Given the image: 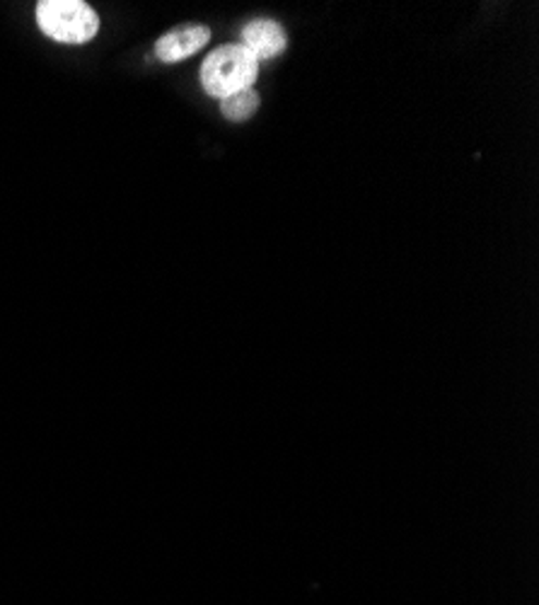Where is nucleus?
Listing matches in <instances>:
<instances>
[{"label":"nucleus","instance_id":"obj_1","mask_svg":"<svg viewBox=\"0 0 539 605\" xmlns=\"http://www.w3.org/2000/svg\"><path fill=\"white\" fill-rule=\"evenodd\" d=\"M259 75V61L242 45H225L209 53L201 66V85L211 97L225 100L250 90Z\"/></svg>","mask_w":539,"mask_h":605},{"label":"nucleus","instance_id":"obj_2","mask_svg":"<svg viewBox=\"0 0 539 605\" xmlns=\"http://www.w3.org/2000/svg\"><path fill=\"white\" fill-rule=\"evenodd\" d=\"M37 25L61 45H85L100 29V17L83 0H45L37 5Z\"/></svg>","mask_w":539,"mask_h":605},{"label":"nucleus","instance_id":"obj_3","mask_svg":"<svg viewBox=\"0 0 539 605\" xmlns=\"http://www.w3.org/2000/svg\"><path fill=\"white\" fill-rule=\"evenodd\" d=\"M211 29L203 25H187L181 29H172L165 37L158 39L155 57L163 63H177L189 59L191 53H197L209 45Z\"/></svg>","mask_w":539,"mask_h":605},{"label":"nucleus","instance_id":"obj_4","mask_svg":"<svg viewBox=\"0 0 539 605\" xmlns=\"http://www.w3.org/2000/svg\"><path fill=\"white\" fill-rule=\"evenodd\" d=\"M242 47L256 61L274 59L286 49V32L274 20H254L242 29Z\"/></svg>","mask_w":539,"mask_h":605},{"label":"nucleus","instance_id":"obj_5","mask_svg":"<svg viewBox=\"0 0 539 605\" xmlns=\"http://www.w3.org/2000/svg\"><path fill=\"white\" fill-rule=\"evenodd\" d=\"M259 110V95L250 88V90H242V92H235L230 97H225L221 100V112L225 119H230V122H247L254 112Z\"/></svg>","mask_w":539,"mask_h":605}]
</instances>
